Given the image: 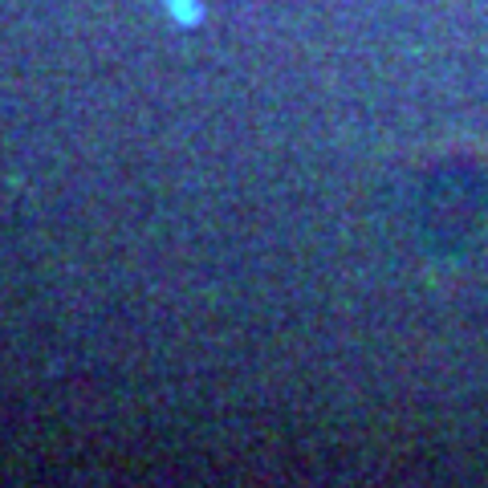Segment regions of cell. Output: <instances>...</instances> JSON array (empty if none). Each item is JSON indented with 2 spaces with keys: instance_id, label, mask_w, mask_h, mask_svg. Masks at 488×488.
<instances>
[{
  "instance_id": "cell-1",
  "label": "cell",
  "mask_w": 488,
  "mask_h": 488,
  "mask_svg": "<svg viewBox=\"0 0 488 488\" xmlns=\"http://www.w3.org/2000/svg\"><path fill=\"white\" fill-rule=\"evenodd\" d=\"M163 4H167V12H172L175 25H188V29H192V25H200V17H204L200 0H163Z\"/></svg>"
}]
</instances>
